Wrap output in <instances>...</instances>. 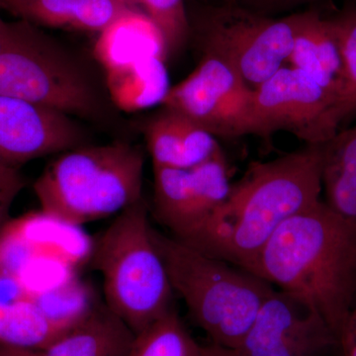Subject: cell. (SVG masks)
<instances>
[{
	"label": "cell",
	"instance_id": "obj_29",
	"mask_svg": "<svg viewBox=\"0 0 356 356\" xmlns=\"http://www.w3.org/2000/svg\"><path fill=\"white\" fill-rule=\"evenodd\" d=\"M339 344L346 356H356V304L350 320L339 337Z\"/></svg>",
	"mask_w": 356,
	"mask_h": 356
},
{
	"label": "cell",
	"instance_id": "obj_20",
	"mask_svg": "<svg viewBox=\"0 0 356 356\" xmlns=\"http://www.w3.org/2000/svg\"><path fill=\"white\" fill-rule=\"evenodd\" d=\"M201 350L172 308L136 334L130 356H200Z\"/></svg>",
	"mask_w": 356,
	"mask_h": 356
},
{
	"label": "cell",
	"instance_id": "obj_6",
	"mask_svg": "<svg viewBox=\"0 0 356 356\" xmlns=\"http://www.w3.org/2000/svg\"><path fill=\"white\" fill-rule=\"evenodd\" d=\"M0 95L86 120L102 123L111 118L109 96L86 65L37 25L23 19L13 22L0 51Z\"/></svg>",
	"mask_w": 356,
	"mask_h": 356
},
{
	"label": "cell",
	"instance_id": "obj_21",
	"mask_svg": "<svg viewBox=\"0 0 356 356\" xmlns=\"http://www.w3.org/2000/svg\"><path fill=\"white\" fill-rule=\"evenodd\" d=\"M182 125L184 116L168 108H163L147 124L145 136L153 165L184 168Z\"/></svg>",
	"mask_w": 356,
	"mask_h": 356
},
{
	"label": "cell",
	"instance_id": "obj_19",
	"mask_svg": "<svg viewBox=\"0 0 356 356\" xmlns=\"http://www.w3.org/2000/svg\"><path fill=\"white\" fill-rule=\"evenodd\" d=\"M70 327L47 316L33 296L21 301L0 303L2 346L41 351Z\"/></svg>",
	"mask_w": 356,
	"mask_h": 356
},
{
	"label": "cell",
	"instance_id": "obj_9",
	"mask_svg": "<svg viewBox=\"0 0 356 356\" xmlns=\"http://www.w3.org/2000/svg\"><path fill=\"white\" fill-rule=\"evenodd\" d=\"M161 105L215 138L254 135V89L234 67L213 56L202 55L195 70L170 88Z\"/></svg>",
	"mask_w": 356,
	"mask_h": 356
},
{
	"label": "cell",
	"instance_id": "obj_16",
	"mask_svg": "<svg viewBox=\"0 0 356 356\" xmlns=\"http://www.w3.org/2000/svg\"><path fill=\"white\" fill-rule=\"evenodd\" d=\"M165 62L147 58L105 70V86L113 106L133 113L163 104L172 88Z\"/></svg>",
	"mask_w": 356,
	"mask_h": 356
},
{
	"label": "cell",
	"instance_id": "obj_27",
	"mask_svg": "<svg viewBox=\"0 0 356 356\" xmlns=\"http://www.w3.org/2000/svg\"><path fill=\"white\" fill-rule=\"evenodd\" d=\"M32 296L33 292L20 277L0 270V303L21 301Z\"/></svg>",
	"mask_w": 356,
	"mask_h": 356
},
{
	"label": "cell",
	"instance_id": "obj_22",
	"mask_svg": "<svg viewBox=\"0 0 356 356\" xmlns=\"http://www.w3.org/2000/svg\"><path fill=\"white\" fill-rule=\"evenodd\" d=\"M343 60V84L339 111L341 124L356 115V8L334 17Z\"/></svg>",
	"mask_w": 356,
	"mask_h": 356
},
{
	"label": "cell",
	"instance_id": "obj_25",
	"mask_svg": "<svg viewBox=\"0 0 356 356\" xmlns=\"http://www.w3.org/2000/svg\"><path fill=\"white\" fill-rule=\"evenodd\" d=\"M36 254L34 243L19 224L9 222L0 235V270L21 278Z\"/></svg>",
	"mask_w": 356,
	"mask_h": 356
},
{
	"label": "cell",
	"instance_id": "obj_7",
	"mask_svg": "<svg viewBox=\"0 0 356 356\" xmlns=\"http://www.w3.org/2000/svg\"><path fill=\"white\" fill-rule=\"evenodd\" d=\"M299 16L275 18L226 0L203 9L191 32L202 55L224 60L254 89L287 63Z\"/></svg>",
	"mask_w": 356,
	"mask_h": 356
},
{
	"label": "cell",
	"instance_id": "obj_12",
	"mask_svg": "<svg viewBox=\"0 0 356 356\" xmlns=\"http://www.w3.org/2000/svg\"><path fill=\"white\" fill-rule=\"evenodd\" d=\"M86 134L69 115L0 95V163L19 168L34 159L86 146Z\"/></svg>",
	"mask_w": 356,
	"mask_h": 356
},
{
	"label": "cell",
	"instance_id": "obj_2",
	"mask_svg": "<svg viewBox=\"0 0 356 356\" xmlns=\"http://www.w3.org/2000/svg\"><path fill=\"white\" fill-rule=\"evenodd\" d=\"M245 270L305 300L339 343L356 304V228L324 201L288 219Z\"/></svg>",
	"mask_w": 356,
	"mask_h": 356
},
{
	"label": "cell",
	"instance_id": "obj_31",
	"mask_svg": "<svg viewBox=\"0 0 356 356\" xmlns=\"http://www.w3.org/2000/svg\"><path fill=\"white\" fill-rule=\"evenodd\" d=\"M0 356H41L38 351L11 348L0 344Z\"/></svg>",
	"mask_w": 356,
	"mask_h": 356
},
{
	"label": "cell",
	"instance_id": "obj_10",
	"mask_svg": "<svg viewBox=\"0 0 356 356\" xmlns=\"http://www.w3.org/2000/svg\"><path fill=\"white\" fill-rule=\"evenodd\" d=\"M153 168L154 216L177 240L198 231L231 191L224 154L193 168Z\"/></svg>",
	"mask_w": 356,
	"mask_h": 356
},
{
	"label": "cell",
	"instance_id": "obj_24",
	"mask_svg": "<svg viewBox=\"0 0 356 356\" xmlns=\"http://www.w3.org/2000/svg\"><path fill=\"white\" fill-rule=\"evenodd\" d=\"M33 299L47 316L58 322L74 325L91 310L88 290L81 283H69L46 292H33Z\"/></svg>",
	"mask_w": 356,
	"mask_h": 356
},
{
	"label": "cell",
	"instance_id": "obj_35",
	"mask_svg": "<svg viewBox=\"0 0 356 356\" xmlns=\"http://www.w3.org/2000/svg\"><path fill=\"white\" fill-rule=\"evenodd\" d=\"M0 19H1V17H0Z\"/></svg>",
	"mask_w": 356,
	"mask_h": 356
},
{
	"label": "cell",
	"instance_id": "obj_28",
	"mask_svg": "<svg viewBox=\"0 0 356 356\" xmlns=\"http://www.w3.org/2000/svg\"><path fill=\"white\" fill-rule=\"evenodd\" d=\"M235 1L257 13L271 16V14L282 13L297 6L323 1V0H235Z\"/></svg>",
	"mask_w": 356,
	"mask_h": 356
},
{
	"label": "cell",
	"instance_id": "obj_23",
	"mask_svg": "<svg viewBox=\"0 0 356 356\" xmlns=\"http://www.w3.org/2000/svg\"><path fill=\"white\" fill-rule=\"evenodd\" d=\"M138 6L163 33L168 56L184 46L191 36V22L184 0H138Z\"/></svg>",
	"mask_w": 356,
	"mask_h": 356
},
{
	"label": "cell",
	"instance_id": "obj_18",
	"mask_svg": "<svg viewBox=\"0 0 356 356\" xmlns=\"http://www.w3.org/2000/svg\"><path fill=\"white\" fill-rule=\"evenodd\" d=\"M322 188L327 207L356 228V125L325 143Z\"/></svg>",
	"mask_w": 356,
	"mask_h": 356
},
{
	"label": "cell",
	"instance_id": "obj_17",
	"mask_svg": "<svg viewBox=\"0 0 356 356\" xmlns=\"http://www.w3.org/2000/svg\"><path fill=\"white\" fill-rule=\"evenodd\" d=\"M127 9L115 0H30L8 11L34 25L100 33Z\"/></svg>",
	"mask_w": 356,
	"mask_h": 356
},
{
	"label": "cell",
	"instance_id": "obj_26",
	"mask_svg": "<svg viewBox=\"0 0 356 356\" xmlns=\"http://www.w3.org/2000/svg\"><path fill=\"white\" fill-rule=\"evenodd\" d=\"M25 184L19 168L0 163V235L10 222L11 208Z\"/></svg>",
	"mask_w": 356,
	"mask_h": 356
},
{
	"label": "cell",
	"instance_id": "obj_5",
	"mask_svg": "<svg viewBox=\"0 0 356 356\" xmlns=\"http://www.w3.org/2000/svg\"><path fill=\"white\" fill-rule=\"evenodd\" d=\"M105 305L132 329L144 331L173 308L170 276L153 240L144 197L115 218L96 243Z\"/></svg>",
	"mask_w": 356,
	"mask_h": 356
},
{
	"label": "cell",
	"instance_id": "obj_30",
	"mask_svg": "<svg viewBox=\"0 0 356 356\" xmlns=\"http://www.w3.org/2000/svg\"><path fill=\"white\" fill-rule=\"evenodd\" d=\"M200 356H238L235 350L231 348H222L217 344L211 343L210 346H202Z\"/></svg>",
	"mask_w": 356,
	"mask_h": 356
},
{
	"label": "cell",
	"instance_id": "obj_15",
	"mask_svg": "<svg viewBox=\"0 0 356 356\" xmlns=\"http://www.w3.org/2000/svg\"><path fill=\"white\" fill-rule=\"evenodd\" d=\"M95 57L107 70L147 58L165 60L168 56L159 26L144 11L130 8L99 33Z\"/></svg>",
	"mask_w": 356,
	"mask_h": 356
},
{
	"label": "cell",
	"instance_id": "obj_14",
	"mask_svg": "<svg viewBox=\"0 0 356 356\" xmlns=\"http://www.w3.org/2000/svg\"><path fill=\"white\" fill-rule=\"evenodd\" d=\"M136 334L104 304L54 339L41 356H130Z\"/></svg>",
	"mask_w": 356,
	"mask_h": 356
},
{
	"label": "cell",
	"instance_id": "obj_8",
	"mask_svg": "<svg viewBox=\"0 0 356 356\" xmlns=\"http://www.w3.org/2000/svg\"><path fill=\"white\" fill-rule=\"evenodd\" d=\"M336 98L305 72L283 65L254 89V135L285 131L306 145H322L341 130Z\"/></svg>",
	"mask_w": 356,
	"mask_h": 356
},
{
	"label": "cell",
	"instance_id": "obj_32",
	"mask_svg": "<svg viewBox=\"0 0 356 356\" xmlns=\"http://www.w3.org/2000/svg\"><path fill=\"white\" fill-rule=\"evenodd\" d=\"M13 22H6L3 19H0V51L6 46V42L10 37L11 31H13Z\"/></svg>",
	"mask_w": 356,
	"mask_h": 356
},
{
	"label": "cell",
	"instance_id": "obj_33",
	"mask_svg": "<svg viewBox=\"0 0 356 356\" xmlns=\"http://www.w3.org/2000/svg\"><path fill=\"white\" fill-rule=\"evenodd\" d=\"M30 0H0V6L4 7L7 10L11 7L19 6V4L25 3Z\"/></svg>",
	"mask_w": 356,
	"mask_h": 356
},
{
	"label": "cell",
	"instance_id": "obj_11",
	"mask_svg": "<svg viewBox=\"0 0 356 356\" xmlns=\"http://www.w3.org/2000/svg\"><path fill=\"white\" fill-rule=\"evenodd\" d=\"M336 344V334L305 300L274 290L234 350L238 356H321Z\"/></svg>",
	"mask_w": 356,
	"mask_h": 356
},
{
	"label": "cell",
	"instance_id": "obj_4",
	"mask_svg": "<svg viewBox=\"0 0 356 356\" xmlns=\"http://www.w3.org/2000/svg\"><path fill=\"white\" fill-rule=\"evenodd\" d=\"M153 240L173 291L184 299L193 322L212 343L238 348L273 285L154 228Z\"/></svg>",
	"mask_w": 356,
	"mask_h": 356
},
{
	"label": "cell",
	"instance_id": "obj_34",
	"mask_svg": "<svg viewBox=\"0 0 356 356\" xmlns=\"http://www.w3.org/2000/svg\"><path fill=\"white\" fill-rule=\"evenodd\" d=\"M115 1L119 2V3L123 4L129 8H138V0H115Z\"/></svg>",
	"mask_w": 356,
	"mask_h": 356
},
{
	"label": "cell",
	"instance_id": "obj_3",
	"mask_svg": "<svg viewBox=\"0 0 356 356\" xmlns=\"http://www.w3.org/2000/svg\"><path fill=\"white\" fill-rule=\"evenodd\" d=\"M145 161L126 140L62 153L34 184L42 214L72 226L119 214L143 198Z\"/></svg>",
	"mask_w": 356,
	"mask_h": 356
},
{
	"label": "cell",
	"instance_id": "obj_13",
	"mask_svg": "<svg viewBox=\"0 0 356 356\" xmlns=\"http://www.w3.org/2000/svg\"><path fill=\"white\" fill-rule=\"evenodd\" d=\"M287 63L290 67L305 72L331 93L339 107L343 60L334 17L325 18L314 10L300 13Z\"/></svg>",
	"mask_w": 356,
	"mask_h": 356
},
{
	"label": "cell",
	"instance_id": "obj_1",
	"mask_svg": "<svg viewBox=\"0 0 356 356\" xmlns=\"http://www.w3.org/2000/svg\"><path fill=\"white\" fill-rule=\"evenodd\" d=\"M323 153L324 144L306 145L250 163L226 200L181 242L245 270L288 219L321 201Z\"/></svg>",
	"mask_w": 356,
	"mask_h": 356
}]
</instances>
